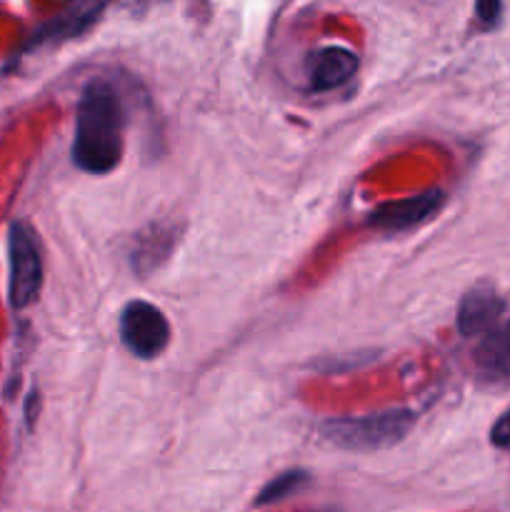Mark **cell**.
I'll return each mask as SVG.
<instances>
[{"label":"cell","instance_id":"cell-1","mask_svg":"<svg viewBox=\"0 0 510 512\" xmlns=\"http://www.w3.org/2000/svg\"><path fill=\"white\" fill-rule=\"evenodd\" d=\"M125 113L113 85L93 78L78 100L73 160L90 175H108L120 165L125 148Z\"/></svg>","mask_w":510,"mask_h":512},{"label":"cell","instance_id":"cell-2","mask_svg":"<svg viewBox=\"0 0 510 512\" xmlns=\"http://www.w3.org/2000/svg\"><path fill=\"white\" fill-rule=\"evenodd\" d=\"M415 425V413L408 408H390L380 413L363 415V418H333L323 423L320 433L328 443L343 450H383L410 433Z\"/></svg>","mask_w":510,"mask_h":512},{"label":"cell","instance_id":"cell-3","mask_svg":"<svg viewBox=\"0 0 510 512\" xmlns=\"http://www.w3.org/2000/svg\"><path fill=\"white\" fill-rule=\"evenodd\" d=\"M10 260V303L13 308H28L43 288V260L38 243L28 225L13 223L8 238Z\"/></svg>","mask_w":510,"mask_h":512},{"label":"cell","instance_id":"cell-4","mask_svg":"<svg viewBox=\"0 0 510 512\" xmlns=\"http://www.w3.org/2000/svg\"><path fill=\"white\" fill-rule=\"evenodd\" d=\"M120 340L135 358H158L170 343L168 318L153 303L130 300L120 313Z\"/></svg>","mask_w":510,"mask_h":512},{"label":"cell","instance_id":"cell-5","mask_svg":"<svg viewBox=\"0 0 510 512\" xmlns=\"http://www.w3.org/2000/svg\"><path fill=\"white\" fill-rule=\"evenodd\" d=\"M473 368L480 383L493 388L510 385V318L480 335L473 350Z\"/></svg>","mask_w":510,"mask_h":512},{"label":"cell","instance_id":"cell-6","mask_svg":"<svg viewBox=\"0 0 510 512\" xmlns=\"http://www.w3.org/2000/svg\"><path fill=\"white\" fill-rule=\"evenodd\" d=\"M443 205V193L440 190H428V193L413 195V198L393 200L383 203L370 215V225L380 233H403V230L423 225L425 220L433 218Z\"/></svg>","mask_w":510,"mask_h":512},{"label":"cell","instance_id":"cell-7","mask_svg":"<svg viewBox=\"0 0 510 512\" xmlns=\"http://www.w3.org/2000/svg\"><path fill=\"white\" fill-rule=\"evenodd\" d=\"M505 300L488 285L473 288L465 293L458 308V330L463 338H480L488 330H493L505 318Z\"/></svg>","mask_w":510,"mask_h":512},{"label":"cell","instance_id":"cell-8","mask_svg":"<svg viewBox=\"0 0 510 512\" xmlns=\"http://www.w3.org/2000/svg\"><path fill=\"white\" fill-rule=\"evenodd\" d=\"M358 70V55L340 45L320 48L308 63V78L315 90H333L353 78Z\"/></svg>","mask_w":510,"mask_h":512},{"label":"cell","instance_id":"cell-9","mask_svg":"<svg viewBox=\"0 0 510 512\" xmlns=\"http://www.w3.org/2000/svg\"><path fill=\"white\" fill-rule=\"evenodd\" d=\"M175 243V233L163 225H153L148 233L138 235V250H133V268H138L140 273H148V270L158 268L160 260H165V255L170 253Z\"/></svg>","mask_w":510,"mask_h":512},{"label":"cell","instance_id":"cell-10","mask_svg":"<svg viewBox=\"0 0 510 512\" xmlns=\"http://www.w3.org/2000/svg\"><path fill=\"white\" fill-rule=\"evenodd\" d=\"M308 480H310V475L305 473V470H288V473L273 478L263 490H260L255 505H258V508H265V505L280 503V500L290 498L293 493L303 490L305 485H308Z\"/></svg>","mask_w":510,"mask_h":512},{"label":"cell","instance_id":"cell-11","mask_svg":"<svg viewBox=\"0 0 510 512\" xmlns=\"http://www.w3.org/2000/svg\"><path fill=\"white\" fill-rule=\"evenodd\" d=\"M490 443L495 448H510V408L495 420L493 430H490Z\"/></svg>","mask_w":510,"mask_h":512},{"label":"cell","instance_id":"cell-12","mask_svg":"<svg viewBox=\"0 0 510 512\" xmlns=\"http://www.w3.org/2000/svg\"><path fill=\"white\" fill-rule=\"evenodd\" d=\"M475 10H478V18L483 20L485 25H493V23H498V18H500L503 0H478Z\"/></svg>","mask_w":510,"mask_h":512}]
</instances>
